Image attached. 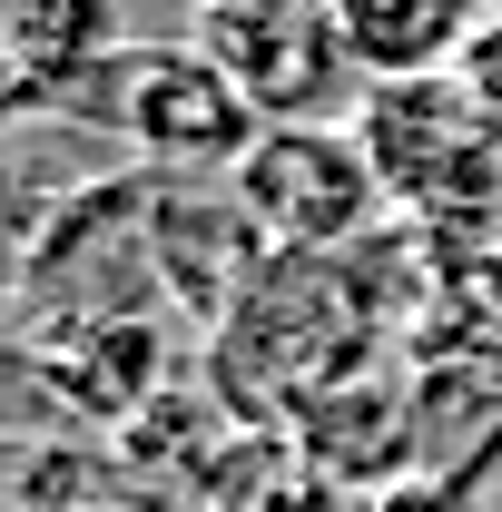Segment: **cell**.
<instances>
[{"label": "cell", "instance_id": "5b68a950", "mask_svg": "<svg viewBox=\"0 0 502 512\" xmlns=\"http://www.w3.org/2000/svg\"><path fill=\"white\" fill-rule=\"evenodd\" d=\"M0 60L20 69L30 99H79L119 60V10L109 0H10L0 10Z\"/></svg>", "mask_w": 502, "mask_h": 512}, {"label": "cell", "instance_id": "6da1fadb", "mask_svg": "<svg viewBox=\"0 0 502 512\" xmlns=\"http://www.w3.org/2000/svg\"><path fill=\"white\" fill-rule=\"evenodd\" d=\"M89 119L119 128L128 148L168 178H197V168H247V148L266 138V119L247 109V89L207 60L197 40H148V50H119L89 89Z\"/></svg>", "mask_w": 502, "mask_h": 512}, {"label": "cell", "instance_id": "277c9868", "mask_svg": "<svg viewBox=\"0 0 502 512\" xmlns=\"http://www.w3.org/2000/svg\"><path fill=\"white\" fill-rule=\"evenodd\" d=\"M355 138L375 158L384 197H404V207H453V188L493 178V119L453 79H375Z\"/></svg>", "mask_w": 502, "mask_h": 512}, {"label": "cell", "instance_id": "3957f363", "mask_svg": "<svg viewBox=\"0 0 502 512\" xmlns=\"http://www.w3.org/2000/svg\"><path fill=\"white\" fill-rule=\"evenodd\" d=\"M237 197L247 217L266 227V247H296V256H325L345 237H365L384 207V178L365 158L355 128H266L237 168Z\"/></svg>", "mask_w": 502, "mask_h": 512}, {"label": "cell", "instance_id": "30bf717a", "mask_svg": "<svg viewBox=\"0 0 502 512\" xmlns=\"http://www.w3.org/2000/svg\"><path fill=\"white\" fill-rule=\"evenodd\" d=\"M197 10H217V0H197Z\"/></svg>", "mask_w": 502, "mask_h": 512}, {"label": "cell", "instance_id": "52a82bcc", "mask_svg": "<svg viewBox=\"0 0 502 512\" xmlns=\"http://www.w3.org/2000/svg\"><path fill=\"white\" fill-rule=\"evenodd\" d=\"M463 89L483 99V119L502 128V20H483V40L463 50Z\"/></svg>", "mask_w": 502, "mask_h": 512}, {"label": "cell", "instance_id": "ba28073f", "mask_svg": "<svg viewBox=\"0 0 502 512\" xmlns=\"http://www.w3.org/2000/svg\"><path fill=\"white\" fill-rule=\"evenodd\" d=\"M0 296H10V237H0Z\"/></svg>", "mask_w": 502, "mask_h": 512}, {"label": "cell", "instance_id": "7a4b0ae2", "mask_svg": "<svg viewBox=\"0 0 502 512\" xmlns=\"http://www.w3.org/2000/svg\"><path fill=\"white\" fill-rule=\"evenodd\" d=\"M197 50L247 89L266 128H325L365 69L345 0H217V10H197Z\"/></svg>", "mask_w": 502, "mask_h": 512}, {"label": "cell", "instance_id": "8992f818", "mask_svg": "<svg viewBox=\"0 0 502 512\" xmlns=\"http://www.w3.org/2000/svg\"><path fill=\"white\" fill-rule=\"evenodd\" d=\"M463 20H473V0H345L355 60L375 79H443L453 50H473Z\"/></svg>", "mask_w": 502, "mask_h": 512}, {"label": "cell", "instance_id": "9c48e42d", "mask_svg": "<svg viewBox=\"0 0 502 512\" xmlns=\"http://www.w3.org/2000/svg\"><path fill=\"white\" fill-rule=\"evenodd\" d=\"M99 512H128V503H99Z\"/></svg>", "mask_w": 502, "mask_h": 512}]
</instances>
